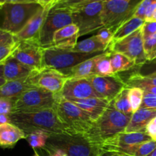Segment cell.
Listing matches in <instances>:
<instances>
[{
    "instance_id": "6da1fadb",
    "label": "cell",
    "mask_w": 156,
    "mask_h": 156,
    "mask_svg": "<svg viewBox=\"0 0 156 156\" xmlns=\"http://www.w3.org/2000/svg\"><path fill=\"white\" fill-rule=\"evenodd\" d=\"M9 117L10 123L19 127L26 135L36 131L45 132L49 135H69L54 108L33 113L13 112Z\"/></svg>"
},
{
    "instance_id": "7a4b0ae2",
    "label": "cell",
    "mask_w": 156,
    "mask_h": 156,
    "mask_svg": "<svg viewBox=\"0 0 156 156\" xmlns=\"http://www.w3.org/2000/svg\"><path fill=\"white\" fill-rule=\"evenodd\" d=\"M131 116H127L114 108L113 102H110L102 115L95 120L89 130L84 135L92 144L100 146L106 140L125 132Z\"/></svg>"
},
{
    "instance_id": "3957f363",
    "label": "cell",
    "mask_w": 156,
    "mask_h": 156,
    "mask_svg": "<svg viewBox=\"0 0 156 156\" xmlns=\"http://www.w3.org/2000/svg\"><path fill=\"white\" fill-rule=\"evenodd\" d=\"M42 8L44 7L38 2L6 3L1 5L0 29L16 35Z\"/></svg>"
},
{
    "instance_id": "277c9868",
    "label": "cell",
    "mask_w": 156,
    "mask_h": 156,
    "mask_svg": "<svg viewBox=\"0 0 156 156\" xmlns=\"http://www.w3.org/2000/svg\"><path fill=\"white\" fill-rule=\"evenodd\" d=\"M53 108L59 120L68 131L69 135L84 136L94 123L82 108L58 94Z\"/></svg>"
},
{
    "instance_id": "5b68a950",
    "label": "cell",
    "mask_w": 156,
    "mask_h": 156,
    "mask_svg": "<svg viewBox=\"0 0 156 156\" xmlns=\"http://www.w3.org/2000/svg\"><path fill=\"white\" fill-rule=\"evenodd\" d=\"M44 149H60L69 156H102L98 146L80 135H50Z\"/></svg>"
},
{
    "instance_id": "8992f818",
    "label": "cell",
    "mask_w": 156,
    "mask_h": 156,
    "mask_svg": "<svg viewBox=\"0 0 156 156\" xmlns=\"http://www.w3.org/2000/svg\"><path fill=\"white\" fill-rule=\"evenodd\" d=\"M142 0H105L101 12L104 27L113 33L126 21L133 17Z\"/></svg>"
},
{
    "instance_id": "52a82bcc",
    "label": "cell",
    "mask_w": 156,
    "mask_h": 156,
    "mask_svg": "<svg viewBox=\"0 0 156 156\" xmlns=\"http://www.w3.org/2000/svg\"><path fill=\"white\" fill-rule=\"evenodd\" d=\"M102 53H82L55 47L44 49L43 69H54L62 73Z\"/></svg>"
},
{
    "instance_id": "ba28073f",
    "label": "cell",
    "mask_w": 156,
    "mask_h": 156,
    "mask_svg": "<svg viewBox=\"0 0 156 156\" xmlns=\"http://www.w3.org/2000/svg\"><path fill=\"white\" fill-rule=\"evenodd\" d=\"M56 100L57 94L44 88H34L15 100L13 112L33 113L51 109L54 108Z\"/></svg>"
},
{
    "instance_id": "9c48e42d",
    "label": "cell",
    "mask_w": 156,
    "mask_h": 156,
    "mask_svg": "<svg viewBox=\"0 0 156 156\" xmlns=\"http://www.w3.org/2000/svg\"><path fill=\"white\" fill-rule=\"evenodd\" d=\"M103 4L104 2H95L70 10L73 24L79 29V37L104 27L101 18Z\"/></svg>"
},
{
    "instance_id": "30bf717a",
    "label": "cell",
    "mask_w": 156,
    "mask_h": 156,
    "mask_svg": "<svg viewBox=\"0 0 156 156\" xmlns=\"http://www.w3.org/2000/svg\"><path fill=\"white\" fill-rule=\"evenodd\" d=\"M71 24H73L71 11L68 9L52 7L41 30L40 46L43 49L50 48L55 32Z\"/></svg>"
},
{
    "instance_id": "8fae6325",
    "label": "cell",
    "mask_w": 156,
    "mask_h": 156,
    "mask_svg": "<svg viewBox=\"0 0 156 156\" xmlns=\"http://www.w3.org/2000/svg\"><path fill=\"white\" fill-rule=\"evenodd\" d=\"M108 49L112 53H117L127 56L133 61L136 66L147 62L143 48L142 27L120 41L111 42Z\"/></svg>"
},
{
    "instance_id": "7c38bea8",
    "label": "cell",
    "mask_w": 156,
    "mask_h": 156,
    "mask_svg": "<svg viewBox=\"0 0 156 156\" xmlns=\"http://www.w3.org/2000/svg\"><path fill=\"white\" fill-rule=\"evenodd\" d=\"M31 83L37 88H44L55 94L62 91L69 77L54 69H43L41 71L35 70L29 76Z\"/></svg>"
},
{
    "instance_id": "4fadbf2b",
    "label": "cell",
    "mask_w": 156,
    "mask_h": 156,
    "mask_svg": "<svg viewBox=\"0 0 156 156\" xmlns=\"http://www.w3.org/2000/svg\"><path fill=\"white\" fill-rule=\"evenodd\" d=\"M85 79L89 81L98 94L110 101L114 100L117 94L126 88L124 82L117 75L113 76L92 75Z\"/></svg>"
},
{
    "instance_id": "5bb4252c",
    "label": "cell",
    "mask_w": 156,
    "mask_h": 156,
    "mask_svg": "<svg viewBox=\"0 0 156 156\" xmlns=\"http://www.w3.org/2000/svg\"><path fill=\"white\" fill-rule=\"evenodd\" d=\"M59 97L67 101L99 98H103L98 94L87 79H69L62 91L57 94Z\"/></svg>"
},
{
    "instance_id": "9a60e30c",
    "label": "cell",
    "mask_w": 156,
    "mask_h": 156,
    "mask_svg": "<svg viewBox=\"0 0 156 156\" xmlns=\"http://www.w3.org/2000/svg\"><path fill=\"white\" fill-rule=\"evenodd\" d=\"M12 56L33 69L37 71L43 69L44 49L37 44L19 41Z\"/></svg>"
},
{
    "instance_id": "2e32d148",
    "label": "cell",
    "mask_w": 156,
    "mask_h": 156,
    "mask_svg": "<svg viewBox=\"0 0 156 156\" xmlns=\"http://www.w3.org/2000/svg\"><path fill=\"white\" fill-rule=\"evenodd\" d=\"M51 8H42L28 22L24 28L15 35L18 41L30 43L40 46V34L44 21Z\"/></svg>"
},
{
    "instance_id": "e0dca14e",
    "label": "cell",
    "mask_w": 156,
    "mask_h": 156,
    "mask_svg": "<svg viewBox=\"0 0 156 156\" xmlns=\"http://www.w3.org/2000/svg\"><path fill=\"white\" fill-rule=\"evenodd\" d=\"M79 29L75 24H69L55 32L50 47L72 50L77 44Z\"/></svg>"
},
{
    "instance_id": "ac0fdd59",
    "label": "cell",
    "mask_w": 156,
    "mask_h": 156,
    "mask_svg": "<svg viewBox=\"0 0 156 156\" xmlns=\"http://www.w3.org/2000/svg\"><path fill=\"white\" fill-rule=\"evenodd\" d=\"M69 101L73 102L85 111L94 121L97 120L102 115L111 102L108 99L99 98H90L79 100H73Z\"/></svg>"
},
{
    "instance_id": "d6986e66",
    "label": "cell",
    "mask_w": 156,
    "mask_h": 156,
    "mask_svg": "<svg viewBox=\"0 0 156 156\" xmlns=\"http://www.w3.org/2000/svg\"><path fill=\"white\" fill-rule=\"evenodd\" d=\"M156 117V110L140 108L131 116L130 121L125 133H146V128L149 122Z\"/></svg>"
},
{
    "instance_id": "ffe728a7",
    "label": "cell",
    "mask_w": 156,
    "mask_h": 156,
    "mask_svg": "<svg viewBox=\"0 0 156 156\" xmlns=\"http://www.w3.org/2000/svg\"><path fill=\"white\" fill-rule=\"evenodd\" d=\"M3 70L4 76L7 82L25 79L35 71L30 67L21 63L12 56L3 64Z\"/></svg>"
},
{
    "instance_id": "44dd1931",
    "label": "cell",
    "mask_w": 156,
    "mask_h": 156,
    "mask_svg": "<svg viewBox=\"0 0 156 156\" xmlns=\"http://www.w3.org/2000/svg\"><path fill=\"white\" fill-rule=\"evenodd\" d=\"M29 76L25 79L6 82L0 88V98L17 99L27 90L37 88L31 83Z\"/></svg>"
},
{
    "instance_id": "7402d4cb",
    "label": "cell",
    "mask_w": 156,
    "mask_h": 156,
    "mask_svg": "<svg viewBox=\"0 0 156 156\" xmlns=\"http://www.w3.org/2000/svg\"><path fill=\"white\" fill-rule=\"evenodd\" d=\"M27 135L19 127L11 123L0 125V147L13 148L19 140L26 139Z\"/></svg>"
},
{
    "instance_id": "603a6c76",
    "label": "cell",
    "mask_w": 156,
    "mask_h": 156,
    "mask_svg": "<svg viewBox=\"0 0 156 156\" xmlns=\"http://www.w3.org/2000/svg\"><path fill=\"white\" fill-rule=\"evenodd\" d=\"M99 56L100 54L89 59H87L73 68L65 70L62 73L68 76L69 79H85L88 76H92L94 75V67H95V64L98 59Z\"/></svg>"
},
{
    "instance_id": "cb8c5ba5",
    "label": "cell",
    "mask_w": 156,
    "mask_h": 156,
    "mask_svg": "<svg viewBox=\"0 0 156 156\" xmlns=\"http://www.w3.org/2000/svg\"><path fill=\"white\" fill-rule=\"evenodd\" d=\"M108 49V46L102 44L97 37L92 36L87 39L77 43L76 47L71 50L73 52L82 53H94L105 52Z\"/></svg>"
},
{
    "instance_id": "d4e9b609",
    "label": "cell",
    "mask_w": 156,
    "mask_h": 156,
    "mask_svg": "<svg viewBox=\"0 0 156 156\" xmlns=\"http://www.w3.org/2000/svg\"><path fill=\"white\" fill-rule=\"evenodd\" d=\"M145 21L140 18H136L133 17L130 19L128 20L125 23H123L114 34V37H113L112 42L120 41L126 37L129 36L134 31H136L138 29L141 28L144 24Z\"/></svg>"
},
{
    "instance_id": "484cf974",
    "label": "cell",
    "mask_w": 156,
    "mask_h": 156,
    "mask_svg": "<svg viewBox=\"0 0 156 156\" xmlns=\"http://www.w3.org/2000/svg\"><path fill=\"white\" fill-rule=\"evenodd\" d=\"M111 52L110 51L109 49H108L106 51L100 54L94 67V75L101 76H115L111 66Z\"/></svg>"
},
{
    "instance_id": "4316f807",
    "label": "cell",
    "mask_w": 156,
    "mask_h": 156,
    "mask_svg": "<svg viewBox=\"0 0 156 156\" xmlns=\"http://www.w3.org/2000/svg\"><path fill=\"white\" fill-rule=\"evenodd\" d=\"M111 62L114 75H117L120 72L127 71L136 66L133 61L127 56L117 53H111Z\"/></svg>"
},
{
    "instance_id": "83f0119b",
    "label": "cell",
    "mask_w": 156,
    "mask_h": 156,
    "mask_svg": "<svg viewBox=\"0 0 156 156\" xmlns=\"http://www.w3.org/2000/svg\"><path fill=\"white\" fill-rule=\"evenodd\" d=\"M128 91H129V88H123L117 94V97L112 101V102L116 110L127 116H132L133 113L132 109H131L130 104H129V101Z\"/></svg>"
},
{
    "instance_id": "f1b7e54d",
    "label": "cell",
    "mask_w": 156,
    "mask_h": 156,
    "mask_svg": "<svg viewBox=\"0 0 156 156\" xmlns=\"http://www.w3.org/2000/svg\"><path fill=\"white\" fill-rule=\"evenodd\" d=\"M48 133L42 131H36L30 134H27L26 140L28 142L29 145L34 149L37 148H44L47 145V140L49 136Z\"/></svg>"
},
{
    "instance_id": "f546056e",
    "label": "cell",
    "mask_w": 156,
    "mask_h": 156,
    "mask_svg": "<svg viewBox=\"0 0 156 156\" xmlns=\"http://www.w3.org/2000/svg\"><path fill=\"white\" fill-rule=\"evenodd\" d=\"M143 94H144V91L141 88H136V87L129 88L128 98H129V101L133 113L138 111L141 107L143 99Z\"/></svg>"
},
{
    "instance_id": "4dcf8cb0",
    "label": "cell",
    "mask_w": 156,
    "mask_h": 156,
    "mask_svg": "<svg viewBox=\"0 0 156 156\" xmlns=\"http://www.w3.org/2000/svg\"><path fill=\"white\" fill-rule=\"evenodd\" d=\"M143 48L147 62L156 59V33L143 41Z\"/></svg>"
},
{
    "instance_id": "1f68e13d",
    "label": "cell",
    "mask_w": 156,
    "mask_h": 156,
    "mask_svg": "<svg viewBox=\"0 0 156 156\" xmlns=\"http://www.w3.org/2000/svg\"><path fill=\"white\" fill-rule=\"evenodd\" d=\"M105 0H60L53 7L62 8V9H68L69 10L76 9V8L82 7L85 5L90 3L95 2H105Z\"/></svg>"
},
{
    "instance_id": "d6a6232c",
    "label": "cell",
    "mask_w": 156,
    "mask_h": 156,
    "mask_svg": "<svg viewBox=\"0 0 156 156\" xmlns=\"http://www.w3.org/2000/svg\"><path fill=\"white\" fill-rule=\"evenodd\" d=\"M126 87L134 83H145L156 86V76H141L136 73H133L128 78L127 81L124 82Z\"/></svg>"
},
{
    "instance_id": "836d02e7",
    "label": "cell",
    "mask_w": 156,
    "mask_h": 156,
    "mask_svg": "<svg viewBox=\"0 0 156 156\" xmlns=\"http://www.w3.org/2000/svg\"><path fill=\"white\" fill-rule=\"evenodd\" d=\"M19 44V41L11 44L0 46V64H2L10 57Z\"/></svg>"
},
{
    "instance_id": "e575fe53",
    "label": "cell",
    "mask_w": 156,
    "mask_h": 156,
    "mask_svg": "<svg viewBox=\"0 0 156 156\" xmlns=\"http://www.w3.org/2000/svg\"><path fill=\"white\" fill-rule=\"evenodd\" d=\"M156 149V142L153 140L138 145L135 156H148Z\"/></svg>"
},
{
    "instance_id": "d590c367",
    "label": "cell",
    "mask_w": 156,
    "mask_h": 156,
    "mask_svg": "<svg viewBox=\"0 0 156 156\" xmlns=\"http://www.w3.org/2000/svg\"><path fill=\"white\" fill-rule=\"evenodd\" d=\"M136 73L141 76H156V62H146L138 66Z\"/></svg>"
},
{
    "instance_id": "8d00e7d4",
    "label": "cell",
    "mask_w": 156,
    "mask_h": 156,
    "mask_svg": "<svg viewBox=\"0 0 156 156\" xmlns=\"http://www.w3.org/2000/svg\"><path fill=\"white\" fill-rule=\"evenodd\" d=\"M16 99L0 98V115H10L13 113Z\"/></svg>"
},
{
    "instance_id": "74e56055",
    "label": "cell",
    "mask_w": 156,
    "mask_h": 156,
    "mask_svg": "<svg viewBox=\"0 0 156 156\" xmlns=\"http://www.w3.org/2000/svg\"><path fill=\"white\" fill-rule=\"evenodd\" d=\"M140 108L156 110V94L144 91L143 102Z\"/></svg>"
},
{
    "instance_id": "f35d334b",
    "label": "cell",
    "mask_w": 156,
    "mask_h": 156,
    "mask_svg": "<svg viewBox=\"0 0 156 156\" xmlns=\"http://www.w3.org/2000/svg\"><path fill=\"white\" fill-rule=\"evenodd\" d=\"M97 37L102 44L108 47L110 44L112 42L113 37H114V33L110 29L104 27L101 29H100V30H98Z\"/></svg>"
},
{
    "instance_id": "ab89813d",
    "label": "cell",
    "mask_w": 156,
    "mask_h": 156,
    "mask_svg": "<svg viewBox=\"0 0 156 156\" xmlns=\"http://www.w3.org/2000/svg\"><path fill=\"white\" fill-rule=\"evenodd\" d=\"M155 1L156 0H142V2L138 5L135 12H134L133 17L140 18L144 20L146 10L149 8V6Z\"/></svg>"
},
{
    "instance_id": "60d3db41",
    "label": "cell",
    "mask_w": 156,
    "mask_h": 156,
    "mask_svg": "<svg viewBox=\"0 0 156 156\" xmlns=\"http://www.w3.org/2000/svg\"><path fill=\"white\" fill-rule=\"evenodd\" d=\"M143 41L156 33V22L155 21H145L142 27Z\"/></svg>"
},
{
    "instance_id": "b9f144b4",
    "label": "cell",
    "mask_w": 156,
    "mask_h": 156,
    "mask_svg": "<svg viewBox=\"0 0 156 156\" xmlns=\"http://www.w3.org/2000/svg\"><path fill=\"white\" fill-rule=\"evenodd\" d=\"M18 41L15 35L0 29V46L16 43Z\"/></svg>"
},
{
    "instance_id": "7bdbcfd3",
    "label": "cell",
    "mask_w": 156,
    "mask_h": 156,
    "mask_svg": "<svg viewBox=\"0 0 156 156\" xmlns=\"http://www.w3.org/2000/svg\"><path fill=\"white\" fill-rule=\"evenodd\" d=\"M133 87H136V88H140L141 89H143L144 91H148V92H150L152 94H156V86L154 85H148V84L145 83H134L132 85H129L128 86H126V88H133Z\"/></svg>"
},
{
    "instance_id": "ee69618b",
    "label": "cell",
    "mask_w": 156,
    "mask_h": 156,
    "mask_svg": "<svg viewBox=\"0 0 156 156\" xmlns=\"http://www.w3.org/2000/svg\"><path fill=\"white\" fill-rule=\"evenodd\" d=\"M146 133L150 136L152 140L156 142V117L147 125L146 128Z\"/></svg>"
},
{
    "instance_id": "f6af8a7d",
    "label": "cell",
    "mask_w": 156,
    "mask_h": 156,
    "mask_svg": "<svg viewBox=\"0 0 156 156\" xmlns=\"http://www.w3.org/2000/svg\"><path fill=\"white\" fill-rule=\"evenodd\" d=\"M156 9V1L154 2L153 3L149 6L146 12V15H145V21H150L151 18H152V15H153L154 12H155Z\"/></svg>"
},
{
    "instance_id": "bcb514c9",
    "label": "cell",
    "mask_w": 156,
    "mask_h": 156,
    "mask_svg": "<svg viewBox=\"0 0 156 156\" xmlns=\"http://www.w3.org/2000/svg\"><path fill=\"white\" fill-rule=\"evenodd\" d=\"M37 2L44 8H52L57 4L60 0H37Z\"/></svg>"
},
{
    "instance_id": "7dc6e473",
    "label": "cell",
    "mask_w": 156,
    "mask_h": 156,
    "mask_svg": "<svg viewBox=\"0 0 156 156\" xmlns=\"http://www.w3.org/2000/svg\"><path fill=\"white\" fill-rule=\"evenodd\" d=\"M47 152L50 156H69L67 155L65 152L60 150V149H45Z\"/></svg>"
},
{
    "instance_id": "c3c4849f",
    "label": "cell",
    "mask_w": 156,
    "mask_h": 156,
    "mask_svg": "<svg viewBox=\"0 0 156 156\" xmlns=\"http://www.w3.org/2000/svg\"><path fill=\"white\" fill-rule=\"evenodd\" d=\"M21 2H37V0H0V5L6 3H21Z\"/></svg>"
},
{
    "instance_id": "681fc988",
    "label": "cell",
    "mask_w": 156,
    "mask_h": 156,
    "mask_svg": "<svg viewBox=\"0 0 156 156\" xmlns=\"http://www.w3.org/2000/svg\"><path fill=\"white\" fill-rule=\"evenodd\" d=\"M3 64H0V88L6 83V79L4 76V70H3Z\"/></svg>"
},
{
    "instance_id": "f907efd6",
    "label": "cell",
    "mask_w": 156,
    "mask_h": 156,
    "mask_svg": "<svg viewBox=\"0 0 156 156\" xmlns=\"http://www.w3.org/2000/svg\"><path fill=\"white\" fill-rule=\"evenodd\" d=\"M10 123L9 121V117L7 115H0V125L3 123Z\"/></svg>"
},
{
    "instance_id": "816d5d0a",
    "label": "cell",
    "mask_w": 156,
    "mask_h": 156,
    "mask_svg": "<svg viewBox=\"0 0 156 156\" xmlns=\"http://www.w3.org/2000/svg\"><path fill=\"white\" fill-rule=\"evenodd\" d=\"M150 21H155V22H156V9H155V12H154L153 15H152V18H151Z\"/></svg>"
},
{
    "instance_id": "f5cc1de1",
    "label": "cell",
    "mask_w": 156,
    "mask_h": 156,
    "mask_svg": "<svg viewBox=\"0 0 156 156\" xmlns=\"http://www.w3.org/2000/svg\"><path fill=\"white\" fill-rule=\"evenodd\" d=\"M148 156H156V149L152 152V153L150 154V155H148Z\"/></svg>"
},
{
    "instance_id": "db71d44e",
    "label": "cell",
    "mask_w": 156,
    "mask_h": 156,
    "mask_svg": "<svg viewBox=\"0 0 156 156\" xmlns=\"http://www.w3.org/2000/svg\"><path fill=\"white\" fill-rule=\"evenodd\" d=\"M34 156H40V155H38V153H37V152H35V153H34Z\"/></svg>"
},
{
    "instance_id": "11a10c76",
    "label": "cell",
    "mask_w": 156,
    "mask_h": 156,
    "mask_svg": "<svg viewBox=\"0 0 156 156\" xmlns=\"http://www.w3.org/2000/svg\"><path fill=\"white\" fill-rule=\"evenodd\" d=\"M152 61H154V62H156V59H155L154 60H152Z\"/></svg>"
},
{
    "instance_id": "9f6ffc18",
    "label": "cell",
    "mask_w": 156,
    "mask_h": 156,
    "mask_svg": "<svg viewBox=\"0 0 156 156\" xmlns=\"http://www.w3.org/2000/svg\"><path fill=\"white\" fill-rule=\"evenodd\" d=\"M49 156H50V155H49Z\"/></svg>"
}]
</instances>
